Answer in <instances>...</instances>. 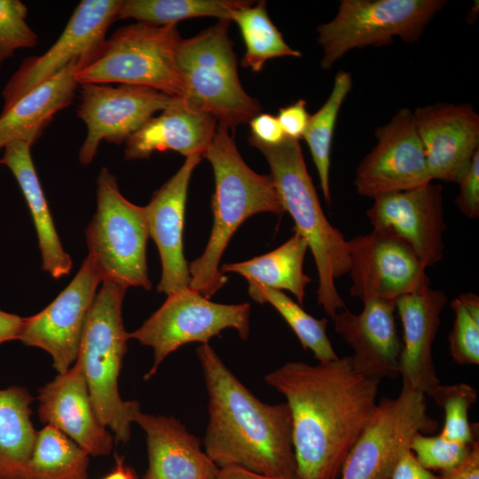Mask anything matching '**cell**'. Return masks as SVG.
Masks as SVG:
<instances>
[{"label":"cell","instance_id":"cell-1","mask_svg":"<svg viewBox=\"0 0 479 479\" xmlns=\"http://www.w3.org/2000/svg\"><path fill=\"white\" fill-rule=\"evenodd\" d=\"M287 399L298 479H338L377 405L380 380L351 357L311 365L287 362L264 377Z\"/></svg>","mask_w":479,"mask_h":479},{"label":"cell","instance_id":"cell-2","mask_svg":"<svg viewBox=\"0 0 479 479\" xmlns=\"http://www.w3.org/2000/svg\"><path fill=\"white\" fill-rule=\"evenodd\" d=\"M208 394L205 452L219 467L298 479L287 403L260 401L208 343L196 349Z\"/></svg>","mask_w":479,"mask_h":479},{"label":"cell","instance_id":"cell-3","mask_svg":"<svg viewBox=\"0 0 479 479\" xmlns=\"http://www.w3.org/2000/svg\"><path fill=\"white\" fill-rule=\"evenodd\" d=\"M202 157L210 162L215 175L214 222L202 255L188 267L190 287L209 299L227 281L219 262L240 224L257 213L280 215L285 210L271 176L257 174L245 163L226 126H216Z\"/></svg>","mask_w":479,"mask_h":479},{"label":"cell","instance_id":"cell-4","mask_svg":"<svg viewBox=\"0 0 479 479\" xmlns=\"http://www.w3.org/2000/svg\"><path fill=\"white\" fill-rule=\"evenodd\" d=\"M248 142L264 155L283 208L312 253L318 275V303L332 318L346 308L335 279L349 270L348 240L323 212L298 139L286 137L271 145L250 136Z\"/></svg>","mask_w":479,"mask_h":479},{"label":"cell","instance_id":"cell-5","mask_svg":"<svg viewBox=\"0 0 479 479\" xmlns=\"http://www.w3.org/2000/svg\"><path fill=\"white\" fill-rule=\"evenodd\" d=\"M127 287L109 280L96 294L83 326L76 362L85 376L95 413L116 442L130 439V425L141 412L137 401H124L118 378L130 340L122 317Z\"/></svg>","mask_w":479,"mask_h":479},{"label":"cell","instance_id":"cell-6","mask_svg":"<svg viewBox=\"0 0 479 479\" xmlns=\"http://www.w3.org/2000/svg\"><path fill=\"white\" fill-rule=\"evenodd\" d=\"M230 22L219 20L198 35L181 39L176 57L185 85V104L234 131L260 114L262 107L240 83L228 35Z\"/></svg>","mask_w":479,"mask_h":479},{"label":"cell","instance_id":"cell-7","mask_svg":"<svg viewBox=\"0 0 479 479\" xmlns=\"http://www.w3.org/2000/svg\"><path fill=\"white\" fill-rule=\"evenodd\" d=\"M177 24L137 22L116 30L75 75L78 84L120 82L183 98L185 85L177 62Z\"/></svg>","mask_w":479,"mask_h":479},{"label":"cell","instance_id":"cell-8","mask_svg":"<svg viewBox=\"0 0 479 479\" xmlns=\"http://www.w3.org/2000/svg\"><path fill=\"white\" fill-rule=\"evenodd\" d=\"M149 237L145 208L125 199L116 177L102 168L97 178V211L86 230L89 254L102 282L150 290L146 263Z\"/></svg>","mask_w":479,"mask_h":479},{"label":"cell","instance_id":"cell-9","mask_svg":"<svg viewBox=\"0 0 479 479\" xmlns=\"http://www.w3.org/2000/svg\"><path fill=\"white\" fill-rule=\"evenodd\" d=\"M446 0H342L335 17L317 32L322 47L320 67L329 70L348 51L381 47L398 36L417 42Z\"/></svg>","mask_w":479,"mask_h":479},{"label":"cell","instance_id":"cell-10","mask_svg":"<svg viewBox=\"0 0 479 479\" xmlns=\"http://www.w3.org/2000/svg\"><path fill=\"white\" fill-rule=\"evenodd\" d=\"M439 428L428 413L427 396L402 387L396 398L383 397L349 451L342 479H390L417 433Z\"/></svg>","mask_w":479,"mask_h":479},{"label":"cell","instance_id":"cell-11","mask_svg":"<svg viewBox=\"0 0 479 479\" xmlns=\"http://www.w3.org/2000/svg\"><path fill=\"white\" fill-rule=\"evenodd\" d=\"M249 316L250 305L247 302L216 303L191 287L168 294L164 303L138 329L129 333L130 339L153 349V365L145 380L155 374L167 356L188 342L208 343L226 328H234L242 340H247Z\"/></svg>","mask_w":479,"mask_h":479},{"label":"cell","instance_id":"cell-12","mask_svg":"<svg viewBox=\"0 0 479 479\" xmlns=\"http://www.w3.org/2000/svg\"><path fill=\"white\" fill-rule=\"evenodd\" d=\"M120 4L121 0L80 2L56 43L43 55L24 59L11 77L2 92V112L71 63L87 65L104 44L108 27L117 20Z\"/></svg>","mask_w":479,"mask_h":479},{"label":"cell","instance_id":"cell-13","mask_svg":"<svg viewBox=\"0 0 479 479\" xmlns=\"http://www.w3.org/2000/svg\"><path fill=\"white\" fill-rule=\"evenodd\" d=\"M350 294L363 302H396L430 284L426 267L412 248L387 229L373 228L348 240Z\"/></svg>","mask_w":479,"mask_h":479},{"label":"cell","instance_id":"cell-14","mask_svg":"<svg viewBox=\"0 0 479 479\" xmlns=\"http://www.w3.org/2000/svg\"><path fill=\"white\" fill-rule=\"evenodd\" d=\"M376 145L360 161L354 178L357 192L375 198L432 181L413 113L399 109L375 130Z\"/></svg>","mask_w":479,"mask_h":479},{"label":"cell","instance_id":"cell-15","mask_svg":"<svg viewBox=\"0 0 479 479\" xmlns=\"http://www.w3.org/2000/svg\"><path fill=\"white\" fill-rule=\"evenodd\" d=\"M175 98L139 86L82 84L77 115L87 126V136L79 152L80 162L90 164L102 140L114 144L126 142Z\"/></svg>","mask_w":479,"mask_h":479},{"label":"cell","instance_id":"cell-16","mask_svg":"<svg viewBox=\"0 0 479 479\" xmlns=\"http://www.w3.org/2000/svg\"><path fill=\"white\" fill-rule=\"evenodd\" d=\"M101 281L88 254L75 277L56 299L39 313L24 318L18 340L47 351L59 373L67 371L76 361L85 320Z\"/></svg>","mask_w":479,"mask_h":479},{"label":"cell","instance_id":"cell-17","mask_svg":"<svg viewBox=\"0 0 479 479\" xmlns=\"http://www.w3.org/2000/svg\"><path fill=\"white\" fill-rule=\"evenodd\" d=\"M366 216L373 228L387 229L404 240L426 268L443 259V187L432 181L409 190L389 192L373 199Z\"/></svg>","mask_w":479,"mask_h":479},{"label":"cell","instance_id":"cell-18","mask_svg":"<svg viewBox=\"0 0 479 479\" xmlns=\"http://www.w3.org/2000/svg\"><path fill=\"white\" fill-rule=\"evenodd\" d=\"M433 180L458 183L479 150V115L469 103H435L413 112Z\"/></svg>","mask_w":479,"mask_h":479},{"label":"cell","instance_id":"cell-19","mask_svg":"<svg viewBox=\"0 0 479 479\" xmlns=\"http://www.w3.org/2000/svg\"><path fill=\"white\" fill-rule=\"evenodd\" d=\"M199 153L186 157L178 171L154 192L145 208L149 236L154 240L161 262L157 291L167 295L191 285L184 255V224L187 191L192 173L201 160Z\"/></svg>","mask_w":479,"mask_h":479},{"label":"cell","instance_id":"cell-20","mask_svg":"<svg viewBox=\"0 0 479 479\" xmlns=\"http://www.w3.org/2000/svg\"><path fill=\"white\" fill-rule=\"evenodd\" d=\"M394 302L373 300L355 314L347 308L333 318L336 333L351 347L353 367L377 380L399 376L402 342L397 334Z\"/></svg>","mask_w":479,"mask_h":479},{"label":"cell","instance_id":"cell-21","mask_svg":"<svg viewBox=\"0 0 479 479\" xmlns=\"http://www.w3.org/2000/svg\"><path fill=\"white\" fill-rule=\"evenodd\" d=\"M447 302L444 292L424 285L396 300L404 330L399 358L403 387L431 397L441 385L432 355V346Z\"/></svg>","mask_w":479,"mask_h":479},{"label":"cell","instance_id":"cell-22","mask_svg":"<svg viewBox=\"0 0 479 479\" xmlns=\"http://www.w3.org/2000/svg\"><path fill=\"white\" fill-rule=\"evenodd\" d=\"M40 420L61 431L89 455L106 456L114 437L98 420L82 367H73L38 390Z\"/></svg>","mask_w":479,"mask_h":479},{"label":"cell","instance_id":"cell-23","mask_svg":"<svg viewBox=\"0 0 479 479\" xmlns=\"http://www.w3.org/2000/svg\"><path fill=\"white\" fill-rule=\"evenodd\" d=\"M135 422L146 439L148 468L143 479H216L219 467L179 420L140 412Z\"/></svg>","mask_w":479,"mask_h":479},{"label":"cell","instance_id":"cell-24","mask_svg":"<svg viewBox=\"0 0 479 479\" xmlns=\"http://www.w3.org/2000/svg\"><path fill=\"white\" fill-rule=\"evenodd\" d=\"M216 121L190 108L176 98L161 114L152 117L126 143V160L148 159L154 152L172 150L188 157L206 151L213 139Z\"/></svg>","mask_w":479,"mask_h":479},{"label":"cell","instance_id":"cell-25","mask_svg":"<svg viewBox=\"0 0 479 479\" xmlns=\"http://www.w3.org/2000/svg\"><path fill=\"white\" fill-rule=\"evenodd\" d=\"M82 67L73 62L52 78L20 98L0 114V147L12 141L33 144L41 137L53 116L68 106L78 83L75 75Z\"/></svg>","mask_w":479,"mask_h":479},{"label":"cell","instance_id":"cell-26","mask_svg":"<svg viewBox=\"0 0 479 479\" xmlns=\"http://www.w3.org/2000/svg\"><path fill=\"white\" fill-rule=\"evenodd\" d=\"M31 146L23 141L6 144L0 164L11 169L28 205L38 237L43 270L52 278L59 279L70 272L72 260L64 250L55 229L31 158Z\"/></svg>","mask_w":479,"mask_h":479},{"label":"cell","instance_id":"cell-27","mask_svg":"<svg viewBox=\"0 0 479 479\" xmlns=\"http://www.w3.org/2000/svg\"><path fill=\"white\" fill-rule=\"evenodd\" d=\"M308 245L294 232L284 244L265 255L248 261L224 264L221 271L235 272L246 278L249 286L287 290L303 305L305 288L311 279L303 272Z\"/></svg>","mask_w":479,"mask_h":479},{"label":"cell","instance_id":"cell-28","mask_svg":"<svg viewBox=\"0 0 479 479\" xmlns=\"http://www.w3.org/2000/svg\"><path fill=\"white\" fill-rule=\"evenodd\" d=\"M34 398L25 388L0 389V479H25L37 431L30 420Z\"/></svg>","mask_w":479,"mask_h":479},{"label":"cell","instance_id":"cell-29","mask_svg":"<svg viewBox=\"0 0 479 479\" xmlns=\"http://www.w3.org/2000/svg\"><path fill=\"white\" fill-rule=\"evenodd\" d=\"M89 454L52 426L37 431L25 479H87Z\"/></svg>","mask_w":479,"mask_h":479},{"label":"cell","instance_id":"cell-30","mask_svg":"<svg viewBox=\"0 0 479 479\" xmlns=\"http://www.w3.org/2000/svg\"><path fill=\"white\" fill-rule=\"evenodd\" d=\"M244 5L232 12V20L240 27L246 46L240 65L253 72H260L264 63L273 58L301 57L290 47L273 24L266 9V2Z\"/></svg>","mask_w":479,"mask_h":479},{"label":"cell","instance_id":"cell-31","mask_svg":"<svg viewBox=\"0 0 479 479\" xmlns=\"http://www.w3.org/2000/svg\"><path fill=\"white\" fill-rule=\"evenodd\" d=\"M252 1L241 0H121L117 20L135 19L157 26L198 17L232 21V12Z\"/></svg>","mask_w":479,"mask_h":479},{"label":"cell","instance_id":"cell-32","mask_svg":"<svg viewBox=\"0 0 479 479\" xmlns=\"http://www.w3.org/2000/svg\"><path fill=\"white\" fill-rule=\"evenodd\" d=\"M353 86L349 72L341 70L334 79L332 90L323 106L310 115L302 137L316 166L325 200L331 204L329 185L330 153L336 120L341 107Z\"/></svg>","mask_w":479,"mask_h":479},{"label":"cell","instance_id":"cell-33","mask_svg":"<svg viewBox=\"0 0 479 479\" xmlns=\"http://www.w3.org/2000/svg\"><path fill=\"white\" fill-rule=\"evenodd\" d=\"M250 297L259 303L271 304L293 329L302 347L310 349L319 362L337 359L326 334L327 318L318 319L279 290L248 286Z\"/></svg>","mask_w":479,"mask_h":479},{"label":"cell","instance_id":"cell-34","mask_svg":"<svg viewBox=\"0 0 479 479\" xmlns=\"http://www.w3.org/2000/svg\"><path fill=\"white\" fill-rule=\"evenodd\" d=\"M430 397L444 411L442 438L466 444L477 439L468 420V411L477 400L475 388L467 383L440 385Z\"/></svg>","mask_w":479,"mask_h":479},{"label":"cell","instance_id":"cell-35","mask_svg":"<svg viewBox=\"0 0 479 479\" xmlns=\"http://www.w3.org/2000/svg\"><path fill=\"white\" fill-rule=\"evenodd\" d=\"M455 313L448 335L450 353L459 365L479 364V296L463 293L451 302Z\"/></svg>","mask_w":479,"mask_h":479},{"label":"cell","instance_id":"cell-36","mask_svg":"<svg viewBox=\"0 0 479 479\" xmlns=\"http://www.w3.org/2000/svg\"><path fill=\"white\" fill-rule=\"evenodd\" d=\"M474 442L466 444L444 439L439 435L428 436L417 433L412 439L410 451L423 467L444 474L455 470L464 463Z\"/></svg>","mask_w":479,"mask_h":479},{"label":"cell","instance_id":"cell-37","mask_svg":"<svg viewBox=\"0 0 479 479\" xmlns=\"http://www.w3.org/2000/svg\"><path fill=\"white\" fill-rule=\"evenodd\" d=\"M27 14L21 1L0 0V67L16 50L37 43V35L26 22Z\"/></svg>","mask_w":479,"mask_h":479},{"label":"cell","instance_id":"cell-38","mask_svg":"<svg viewBox=\"0 0 479 479\" xmlns=\"http://www.w3.org/2000/svg\"><path fill=\"white\" fill-rule=\"evenodd\" d=\"M459 192L455 204L459 211L469 219L479 217V150L459 180Z\"/></svg>","mask_w":479,"mask_h":479},{"label":"cell","instance_id":"cell-39","mask_svg":"<svg viewBox=\"0 0 479 479\" xmlns=\"http://www.w3.org/2000/svg\"><path fill=\"white\" fill-rule=\"evenodd\" d=\"M277 119L286 137L299 140L302 137L310 119L306 101L298 99L292 105L280 108Z\"/></svg>","mask_w":479,"mask_h":479},{"label":"cell","instance_id":"cell-40","mask_svg":"<svg viewBox=\"0 0 479 479\" xmlns=\"http://www.w3.org/2000/svg\"><path fill=\"white\" fill-rule=\"evenodd\" d=\"M252 137L265 145H278L286 135L277 119L269 114H260L249 122Z\"/></svg>","mask_w":479,"mask_h":479},{"label":"cell","instance_id":"cell-41","mask_svg":"<svg viewBox=\"0 0 479 479\" xmlns=\"http://www.w3.org/2000/svg\"><path fill=\"white\" fill-rule=\"evenodd\" d=\"M423 467L412 451H407L396 466L390 479H440Z\"/></svg>","mask_w":479,"mask_h":479},{"label":"cell","instance_id":"cell-42","mask_svg":"<svg viewBox=\"0 0 479 479\" xmlns=\"http://www.w3.org/2000/svg\"><path fill=\"white\" fill-rule=\"evenodd\" d=\"M440 479H479V443L476 439L464 463L455 470L441 475Z\"/></svg>","mask_w":479,"mask_h":479},{"label":"cell","instance_id":"cell-43","mask_svg":"<svg viewBox=\"0 0 479 479\" xmlns=\"http://www.w3.org/2000/svg\"><path fill=\"white\" fill-rule=\"evenodd\" d=\"M23 322L24 318L0 310V345L18 340Z\"/></svg>","mask_w":479,"mask_h":479},{"label":"cell","instance_id":"cell-44","mask_svg":"<svg viewBox=\"0 0 479 479\" xmlns=\"http://www.w3.org/2000/svg\"><path fill=\"white\" fill-rule=\"evenodd\" d=\"M216 479H291L257 474L238 467L219 468Z\"/></svg>","mask_w":479,"mask_h":479},{"label":"cell","instance_id":"cell-45","mask_svg":"<svg viewBox=\"0 0 479 479\" xmlns=\"http://www.w3.org/2000/svg\"><path fill=\"white\" fill-rule=\"evenodd\" d=\"M122 456L115 455V467L102 479H137L134 469L127 466Z\"/></svg>","mask_w":479,"mask_h":479},{"label":"cell","instance_id":"cell-46","mask_svg":"<svg viewBox=\"0 0 479 479\" xmlns=\"http://www.w3.org/2000/svg\"><path fill=\"white\" fill-rule=\"evenodd\" d=\"M0 149H1V147H0Z\"/></svg>","mask_w":479,"mask_h":479}]
</instances>
